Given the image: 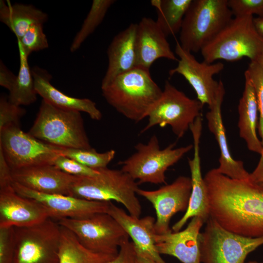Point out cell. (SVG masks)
Returning a JSON list of instances; mask_svg holds the SVG:
<instances>
[{"instance_id":"cell-6","label":"cell","mask_w":263,"mask_h":263,"mask_svg":"<svg viewBox=\"0 0 263 263\" xmlns=\"http://www.w3.org/2000/svg\"><path fill=\"white\" fill-rule=\"evenodd\" d=\"M253 17L234 18L201 51L204 61H236L247 57L255 61L263 52V38L257 32Z\"/></svg>"},{"instance_id":"cell-15","label":"cell","mask_w":263,"mask_h":263,"mask_svg":"<svg viewBox=\"0 0 263 263\" xmlns=\"http://www.w3.org/2000/svg\"><path fill=\"white\" fill-rule=\"evenodd\" d=\"M175 52L179 57L177 66L169 70L170 76L175 74L182 75L192 86L197 94V99L204 105L210 106L215 98L219 81L214 75L224 68L221 62L208 63L199 62L192 54L184 49L177 41Z\"/></svg>"},{"instance_id":"cell-38","label":"cell","mask_w":263,"mask_h":263,"mask_svg":"<svg viewBox=\"0 0 263 263\" xmlns=\"http://www.w3.org/2000/svg\"><path fill=\"white\" fill-rule=\"evenodd\" d=\"M108 263H138L135 246L129 240L122 244L118 254Z\"/></svg>"},{"instance_id":"cell-42","label":"cell","mask_w":263,"mask_h":263,"mask_svg":"<svg viewBox=\"0 0 263 263\" xmlns=\"http://www.w3.org/2000/svg\"><path fill=\"white\" fill-rule=\"evenodd\" d=\"M253 23L257 32L263 38V17L253 18Z\"/></svg>"},{"instance_id":"cell-3","label":"cell","mask_w":263,"mask_h":263,"mask_svg":"<svg viewBox=\"0 0 263 263\" xmlns=\"http://www.w3.org/2000/svg\"><path fill=\"white\" fill-rule=\"evenodd\" d=\"M98 174L78 178L71 190V196L90 201L123 205L129 214L140 218L141 205L137 196V182L121 169H99Z\"/></svg>"},{"instance_id":"cell-23","label":"cell","mask_w":263,"mask_h":263,"mask_svg":"<svg viewBox=\"0 0 263 263\" xmlns=\"http://www.w3.org/2000/svg\"><path fill=\"white\" fill-rule=\"evenodd\" d=\"M31 71L36 91L43 100L59 108L85 112L93 120H101V112L94 102L88 98L74 97L58 90L51 83V75L43 68L35 66Z\"/></svg>"},{"instance_id":"cell-20","label":"cell","mask_w":263,"mask_h":263,"mask_svg":"<svg viewBox=\"0 0 263 263\" xmlns=\"http://www.w3.org/2000/svg\"><path fill=\"white\" fill-rule=\"evenodd\" d=\"M204 223L201 218L194 217L183 230L155 234L157 251L160 255L173 256L182 263H202L199 237Z\"/></svg>"},{"instance_id":"cell-12","label":"cell","mask_w":263,"mask_h":263,"mask_svg":"<svg viewBox=\"0 0 263 263\" xmlns=\"http://www.w3.org/2000/svg\"><path fill=\"white\" fill-rule=\"evenodd\" d=\"M61 148L41 141L11 126L0 131V150L11 170L42 165H54Z\"/></svg>"},{"instance_id":"cell-10","label":"cell","mask_w":263,"mask_h":263,"mask_svg":"<svg viewBox=\"0 0 263 263\" xmlns=\"http://www.w3.org/2000/svg\"><path fill=\"white\" fill-rule=\"evenodd\" d=\"M203 106L197 99L188 97L167 80L162 95L149 112L148 122L140 133L156 125L161 128L169 126L174 134L181 138L202 115Z\"/></svg>"},{"instance_id":"cell-31","label":"cell","mask_w":263,"mask_h":263,"mask_svg":"<svg viewBox=\"0 0 263 263\" xmlns=\"http://www.w3.org/2000/svg\"><path fill=\"white\" fill-rule=\"evenodd\" d=\"M115 151L110 150L99 153L94 149H69L61 148L60 155L74 159L80 164L92 169H99L107 168L113 160Z\"/></svg>"},{"instance_id":"cell-24","label":"cell","mask_w":263,"mask_h":263,"mask_svg":"<svg viewBox=\"0 0 263 263\" xmlns=\"http://www.w3.org/2000/svg\"><path fill=\"white\" fill-rule=\"evenodd\" d=\"M137 24L131 23L113 39L107 49L108 65L102 80L103 87L137 65L135 38Z\"/></svg>"},{"instance_id":"cell-2","label":"cell","mask_w":263,"mask_h":263,"mask_svg":"<svg viewBox=\"0 0 263 263\" xmlns=\"http://www.w3.org/2000/svg\"><path fill=\"white\" fill-rule=\"evenodd\" d=\"M101 88L110 105L135 122L147 117L163 92L152 79L150 70L139 67L117 76Z\"/></svg>"},{"instance_id":"cell-1","label":"cell","mask_w":263,"mask_h":263,"mask_svg":"<svg viewBox=\"0 0 263 263\" xmlns=\"http://www.w3.org/2000/svg\"><path fill=\"white\" fill-rule=\"evenodd\" d=\"M210 217L225 229L250 238L263 236V186L251 173L234 179L209 170L204 177Z\"/></svg>"},{"instance_id":"cell-30","label":"cell","mask_w":263,"mask_h":263,"mask_svg":"<svg viewBox=\"0 0 263 263\" xmlns=\"http://www.w3.org/2000/svg\"><path fill=\"white\" fill-rule=\"evenodd\" d=\"M114 0H93L91 8L79 31L75 37L70 50L72 53L77 50L86 39L100 24Z\"/></svg>"},{"instance_id":"cell-27","label":"cell","mask_w":263,"mask_h":263,"mask_svg":"<svg viewBox=\"0 0 263 263\" xmlns=\"http://www.w3.org/2000/svg\"><path fill=\"white\" fill-rule=\"evenodd\" d=\"M60 226L58 263H108L116 256L96 253L89 250L72 232Z\"/></svg>"},{"instance_id":"cell-35","label":"cell","mask_w":263,"mask_h":263,"mask_svg":"<svg viewBox=\"0 0 263 263\" xmlns=\"http://www.w3.org/2000/svg\"><path fill=\"white\" fill-rule=\"evenodd\" d=\"M227 3L235 18L263 17V0H227Z\"/></svg>"},{"instance_id":"cell-43","label":"cell","mask_w":263,"mask_h":263,"mask_svg":"<svg viewBox=\"0 0 263 263\" xmlns=\"http://www.w3.org/2000/svg\"><path fill=\"white\" fill-rule=\"evenodd\" d=\"M138 263H156L146 255L137 252Z\"/></svg>"},{"instance_id":"cell-45","label":"cell","mask_w":263,"mask_h":263,"mask_svg":"<svg viewBox=\"0 0 263 263\" xmlns=\"http://www.w3.org/2000/svg\"><path fill=\"white\" fill-rule=\"evenodd\" d=\"M245 263H263V262L260 263V262H257V261H249V262Z\"/></svg>"},{"instance_id":"cell-32","label":"cell","mask_w":263,"mask_h":263,"mask_svg":"<svg viewBox=\"0 0 263 263\" xmlns=\"http://www.w3.org/2000/svg\"><path fill=\"white\" fill-rule=\"evenodd\" d=\"M244 75L255 90L259 110L258 132L263 147V67L256 61H250Z\"/></svg>"},{"instance_id":"cell-25","label":"cell","mask_w":263,"mask_h":263,"mask_svg":"<svg viewBox=\"0 0 263 263\" xmlns=\"http://www.w3.org/2000/svg\"><path fill=\"white\" fill-rule=\"evenodd\" d=\"M244 78V90L238 107L239 135L250 151L263 157V145L257 134L259 110L256 94L249 79L245 75Z\"/></svg>"},{"instance_id":"cell-9","label":"cell","mask_w":263,"mask_h":263,"mask_svg":"<svg viewBox=\"0 0 263 263\" xmlns=\"http://www.w3.org/2000/svg\"><path fill=\"white\" fill-rule=\"evenodd\" d=\"M58 224L72 232L81 244L99 254L116 255L129 236L123 227L107 213L81 219L63 218Z\"/></svg>"},{"instance_id":"cell-29","label":"cell","mask_w":263,"mask_h":263,"mask_svg":"<svg viewBox=\"0 0 263 263\" xmlns=\"http://www.w3.org/2000/svg\"><path fill=\"white\" fill-rule=\"evenodd\" d=\"M19 56V68L15 81L9 91L8 100L16 105L27 106L34 103L37 98L28 56L18 44Z\"/></svg>"},{"instance_id":"cell-26","label":"cell","mask_w":263,"mask_h":263,"mask_svg":"<svg viewBox=\"0 0 263 263\" xmlns=\"http://www.w3.org/2000/svg\"><path fill=\"white\" fill-rule=\"evenodd\" d=\"M47 15L31 5L15 3L0 0V20L20 39L31 26L36 23L44 24Z\"/></svg>"},{"instance_id":"cell-4","label":"cell","mask_w":263,"mask_h":263,"mask_svg":"<svg viewBox=\"0 0 263 263\" xmlns=\"http://www.w3.org/2000/svg\"><path fill=\"white\" fill-rule=\"evenodd\" d=\"M28 133L46 143L63 148H92L80 112L64 110L42 100Z\"/></svg>"},{"instance_id":"cell-34","label":"cell","mask_w":263,"mask_h":263,"mask_svg":"<svg viewBox=\"0 0 263 263\" xmlns=\"http://www.w3.org/2000/svg\"><path fill=\"white\" fill-rule=\"evenodd\" d=\"M26 112L20 106L10 102L8 97L0 98V131L11 126H19V120Z\"/></svg>"},{"instance_id":"cell-7","label":"cell","mask_w":263,"mask_h":263,"mask_svg":"<svg viewBox=\"0 0 263 263\" xmlns=\"http://www.w3.org/2000/svg\"><path fill=\"white\" fill-rule=\"evenodd\" d=\"M174 146L173 143L161 150L157 136L153 134L147 144L137 143L134 146L136 151L119 162L121 169L138 180L139 184H167V170L193 148L192 144L177 148Z\"/></svg>"},{"instance_id":"cell-8","label":"cell","mask_w":263,"mask_h":263,"mask_svg":"<svg viewBox=\"0 0 263 263\" xmlns=\"http://www.w3.org/2000/svg\"><path fill=\"white\" fill-rule=\"evenodd\" d=\"M199 237L202 263H245L247 255L263 245V236L244 237L231 232L211 217Z\"/></svg>"},{"instance_id":"cell-16","label":"cell","mask_w":263,"mask_h":263,"mask_svg":"<svg viewBox=\"0 0 263 263\" xmlns=\"http://www.w3.org/2000/svg\"><path fill=\"white\" fill-rule=\"evenodd\" d=\"M203 119L199 116L189 127L193 140V157L188 158L191 180V191L187 209L184 215L172 226L174 232L180 231L187 221L198 217L206 223L210 217L207 188L202 177L200 156V141L202 134Z\"/></svg>"},{"instance_id":"cell-22","label":"cell","mask_w":263,"mask_h":263,"mask_svg":"<svg viewBox=\"0 0 263 263\" xmlns=\"http://www.w3.org/2000/svg\"><path fill=\"white\" fill-rule=\"evenodd\" d=\"M107 213L112 216L131 238L136 251L144 254L156 263H167L161 257L155 245V219L150 216L135 217L112 202H110Z\"/></svg>"},{"instance_id":"cell-37","label":"cell","mask_w":263,"mask_h":263,"mask_svg":"<svg viewBox=\"0 0 263 263\" xmlns=\"http://www.w3.org/2000/svg\"><path fill=\"white\" fill-rule=\"evenodd\" d=\"M15 251L14 227H0V263H14Z\"/></svg>"},{"instance_id":"cell-39","label":"cell","mask_w":263,"mask_h":263,"mask_svg":"<svg viewBox=\"0 0 263 263\" xmlns=\"http://www.w3.org/2000/svg\"><path fill=\"white\" fill-rule=\"evenodd\" d=\"M12 170L0 150V188L12 185Z\"/></svg>"},{"instance_id":"cell-17","label":"cell","mask_w":263,"mask_h":263,"mask_svg":"<svg viewBox=\"0 0 263 263\" xmlns=\"http://www.w3.org/2000/svg\"><path fill=\"white\" fill-rule=\"evenodd\" d=\"M12 176L14 182L30 189L68 195H70L71 188L78 178L49 164L12 170Z\"/></svg>"},{"instance_id":"cell-41","label":"cell","mask_w":263,"mask_h":263,"mask_svg":"<svg viewBox=\"0 0 263 263\" xmlns=\"http://www.w3.org/2000/svg\"><path fill=\"white\" fill-rule=\"evenodd\" d=\"M252 173L258 182L263 186V162H259Z\"/></svg>"},{"instance_id":"cell-14","label":"cell","mask_w":263,"mask_h":263,"mask_svg":"<svg viewBox=\"0 0 263 263\" xmlns=\"http://www.w3.org/2000/svg\"><path fill=\"white\" fill-rule=\"evenodd\" d=\"M14 190L20 195L38 202L48 217L54 220L63 218L81 219L98 213H107L110 202L90 201L71 195L48 194L12 183Z\"/></svg>"},{"instance_id":"cell-44","label":"cell","mask_w":263,"mask_h":263,"mask_svg":"<svg viewBox=\"0 0 263 263\" xmlns=\"http://www.w3.org/2000/svg\"><path fill=\"white\" fill-rule=\"evenodd\" d=\"M255 61L257 62L263 67V52L258 56Z\"/></svg>"},{"instance_id":"cell-5","label":"cell","mask_w":263,"mask_h":263,"mask_svg":"<svg viewBox=\"0 0 263 263\" xmlns=\"http://www.w3.org/2000/svg\"><path fill=\"white\" fill-rule=\"evenodd\" d=\"M232 16L227 0H192L179 32L180 45L191 53L201 52Z\"/></svg>"},{"instance_id":"cell-21","label":"cell","mask_w":263,"mask_h":263,"mask_svg":"<svg viewBox=\"0 0 263 263\" xmlns=\"http://www.w3.org/2000/svg\"><path fill=\"white\" fill-rule=\"evenodd\" d=\"M135 45L136 67L150 70L153 63L160 58L178 60L166 36L156 21L150 18L143 17L137 24Z\"/></svg>"},{"instance_id":"cell-13","label":"cell","mask_w":263,"mask_h":263,"mask_svg":"<svg viewBox=\"0 0 263 263\" xmlns=\"http://www.w3.org/2000/svg\"><path fill=\"white\" fill-rule=\"evenodd\" d=\"M190 177L180 176L170 184L153 190L139 189L137 193L149 201L155 210L154 230L157 234L172 231L169 223L178 212L186 211L191 191Z\"/></svg>"},{"instance_id":"cell-18","label":"cell","mask_w":263,"mask_h":263,"mask_svg":"<svg viewBox=\"0 0 263 263\" xmlns=\"http://www.w3.org/2000/svg\"><path fill=\"white\" fill-rule=\"evenodd\" d=\"M219 83L214 100L206 115L208 128L214 135L220 150L219 166L216 169L232 179H246L250 173L245 169L243 161L233 158L228 148L222 115V105L225 92L223 82L219 80Z\"/></svg>"},{"instance_id":"cell-36","label":"cell","mask_w":263,"mask_h":263,"mask_svg":"<svg viewBox=\"0 0 263 263\" xmlns=\"http://www.w3.org/2000/svg\"><path fill=\"white\" fill-rule=\"evenodd\" d=\"M53 165L67 174L79 177L94 176L99 173L98 169H91L62 155L56 158Z\"/></svg>"},{"instance_id":"cell-28","label":"cell","mask_w":263,"mask_h":263,"mask_svg":"<svg viewBox=\"0 0 263 263\" xmlns=\"http://www.w3.org/2000/svg\"><path fill=\"white\" fill-rule=\"evenodd\" d=\"M192 0H152L157 12L156 22L167 37L180 32L184 17Z\"/></svg>"},{"instance_id":"cell-33","label":"cell","mask_w":263,"mask_h":263,"mask_svg":"<svg viewBox=\"0 0 263 263\" xmlns=\"http://www.w3.org/2000/svg\"><path fill=\"white\" fill-rule=\"evenodd\" d=\"M43 25L42 23L33 25L21 38L17 39L18 44L20 46L28 56L33 52L44 50L49 47Z\"/></svg>"},{"instance_id":"cell-19","label":"cell","mask_w":263,"mask_h":263,"mask_svg":"<svg viewBox=\"0 0 263 263\" xmlns=\"http://www.w3.org/2000/svg\"><path fill=\"white\" fill-rule=\"evenodd\" d=\"M48 218L38 202L19 195L12 185L0 188V227L30 226Z\"/></svg>"},{"instance_id":"cell-11","label":"cell","mask_w":263,"mask_h":263,"mask_svg":"<svg viewBox=\"0 0 263 263\" xmlns=\"http://www.w3.org/2000/svg\"><path fill=\"white\" fill-rule=\"evenodd\" d=\"M14 263H58L60 226L51 218L30 226L14 227Z\"/></svg>"},{"instance_id":"cell-40","label":"cell","mask_w":263,"mask_h":263,"mask_svg":"<svg viewBox=\"0 0 263 263\" xmlns=\"http://www.w3.org/2000/svg\"><path fill=\"white\" fill-rule=\"evenodd\" d=\"M17 75L10 71L0 61V85L9 91L12 88Z\"/></svg>"}]
</instances>
